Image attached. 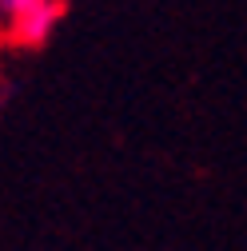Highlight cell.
I'll use <instances>...</instances> for the list:
<instances>
[{"mask_svg": "<svg viewBox=\"0 0 247 251\" xmlns=\"http://www.w3.org/2000/svg\"><path fill=\"white\" fill-rule=\"evenodd\" d=\"M60 16H64V4H60V0H32L24 12H16L12 32L24 44H44L52 36V28L60 24Z\"/></svg>", "mask_w": 247, "mask_h": 251, "instance_id": "6da1fadb", "label": "cell"}]
</instances>
